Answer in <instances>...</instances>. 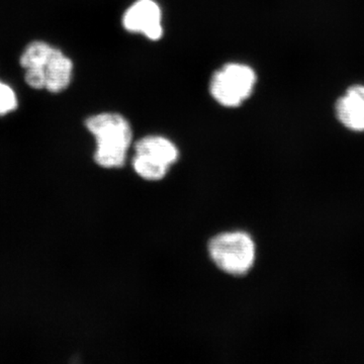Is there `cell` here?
<instances>
[{
	"label": "cell",
	"mask_w": 364,
	"mask_h": 364,
	"mask_svg": "<svg viewBox=\"0 0 364 364\" xmlns=\"http://www.w3.org/2000/svg\"><path fill=\"white\" fill-rule=\"evenodd\" d=\"M335 114L345 128L364 132V85L350 86L337 100Z\"/></svg>",
	"instance_id": "8992f818"
},
{
	"label": "cell",
	"mask_w": 364,
	"mask_h": 364,
	"mask_svg": "<svg viewBox=\"0 0 364 364\" xmlns=\"http://www.w3.org/2000/svg\"><path fill=\"white\" fill-rule=\"evenodd\" d=\"M123 25L129 32L159 40L163 33L161 9L154 0H138L124 13Z\"/></svg>",
	"instance_id": "5b68a950"
},
{
	"label": "cell",
	"mask_w": 364,
	"mask_h": 364,
	"mask_svg": "<svg viewBox=\"0 0 364 364\" xmlns=\"http://www.w3.org/2000/svg\"><path fill=\"white\" fill-rule=\"evenodd\" d=\"M86 127L97 141V164L107 169L123 167L133 139L129 122L121 114H100L90 117Z\"/></svg>",
	"instance_id": "7a4b0ae2"
},
{
	"label": "cell",
	"mask_w": 364,
	"mask_h": 364,
	"mask_svg": "<svg viewBox=\"0 0 364 364\" xmlns=\"http://www.w3.org/2000/svg\"><path fill=\"white\" fill-rule=\"evenodd\" d=\"M136 153L148 155L157 161L171 166L178 160L176 146L168 139L161 136H148L136 143Z\"/></svg>",
	"instance_id": "52a82bcc"
},
{
	"label": "cell",
	"mask_w": 364,
	"mask_h": 364,
	"mask_svg": "<svg viewBox=\"0 0 364 364\" xmlns=\"http://www.w3.org/2000/svg\"><path fill=\"white\" fill-rule=\"evenodd\" d=\"M133 168L139 176L146 181H157L167 176L170 167L148 155L136 153L133 158Z\"/></svg>",
	"instance_id": "ba28073f"
},
{
	"label": "cell",
	"mask_w": 364,
	"mask_h": 364,
	"mask_svg": "<svg viewBox=\"0 0 364 364\" xmlns=\"http://www.w3.org/2000/svg\"><path fill=\"white\" fill-rule=\"evenodd\" d=\"M26 70V81L35 90H47L57 93L66 90L71 81V60L60 50L47 43H31L21 57Z\"/></svg>",
	"instance_id": "6da1fadb"
},
{
	"label": "cell",
	"mask_w": 364,
	"mask_h": 364,
	"mask_svg": "<svg viewBox=\"0 0 364 364\" xmlns=\"http://www.w3.org/2000/svg\"><path fill=\"white\" fill-rule=\"evenodd\" d=\"M255 83L256 74L251 67L227 64L213 76L210 93L224 107H238L250 97Z\"/></svg>",
	"instance_id": "277c9868"
},
{
	"label": "cell",
	"mask_w": 364,
	"mask_h": 364,
	"mask_svg": "<svg viewBox=\"0 0 364 364\" xmlns=\"http://www.w3.org/2000/svg\"><path fill=\"white\" fill-rule=\"evenodd\" d=\"M208 253L217 267L230 275L247 274L256 258V246L245 232H226L213 237Z\"/></svg>",
	"instance_id": "3957f363"
},
{
	"label": "cell",
	"mask_w": 364,
	"mask_h": 364,
	"mask_svg": "<svg viewBox=\"0 0 364 364\" xmlns=\"http://www.w3.org/2000/svg\"><path fill=\"white\" fill-rule=\"evenodd\" d=\"M18 107L16 93L9 85L0 82V116L9 114Z\"/></svg>",
	"instance_id": "9c48e42d"
}]
</instances>
